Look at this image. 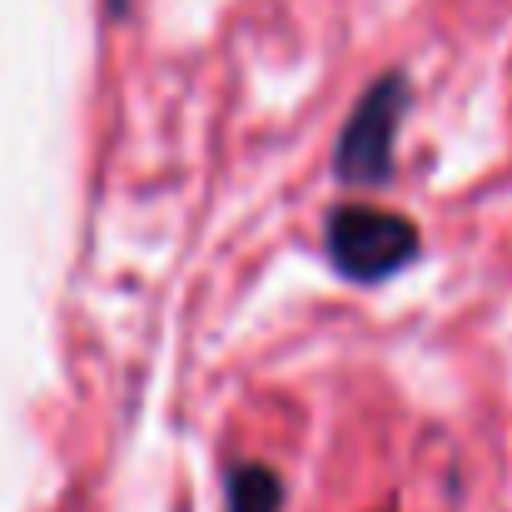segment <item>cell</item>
I'll list each match as a JSON object with an SVG mask.
<instances>
[{
  "mask_svg": "<svg viewBox=\"0 0 512 512\" xmlns=\"http://www.w3.org/2000/svg\"><path fill=\"white\" fill-rule=\"evenodd\" d=\"M324 249H329V264L343 279L383 284L418 259V224L393 214V209L339 204L324 224Z\"/></svg>",
  "mask_w": 512,
  "mask_h": 512,
  "instance_id": "1",
  "label": "cell"
},
{
  "mask_svg": "<svg viewBox=\"0 0 512 512\" xmlns=\"http://www.w3.org/2000/svg\"><path fill=\"white\" fill-rule=\"evenodd\" d=\"M284 508V483L279 473L259 463H239L224 478V512H279Z\"/></svg>",
  "mask_w": 512,
  "mask_h": 512,
  "instance_id": "3",
  "label": "cell"
},
{
  "mask_svg": "<svg viewBox=\"0 0 512 512\" xmlns=\"http://www.w3.org/2000/svg\"><path fill=\"white\" fill-rule=\"evenodd\" d=\"M403 115H408V80L378 75L363 90V100L353 105L339 135V150H334V174L343 184H388L393 179V135H398Z\"/></svg>",
  "mask_w": 512,
  "mask_h": 512,
  "instance_id": "2",
  "label": "cell"
}]
</instances>
